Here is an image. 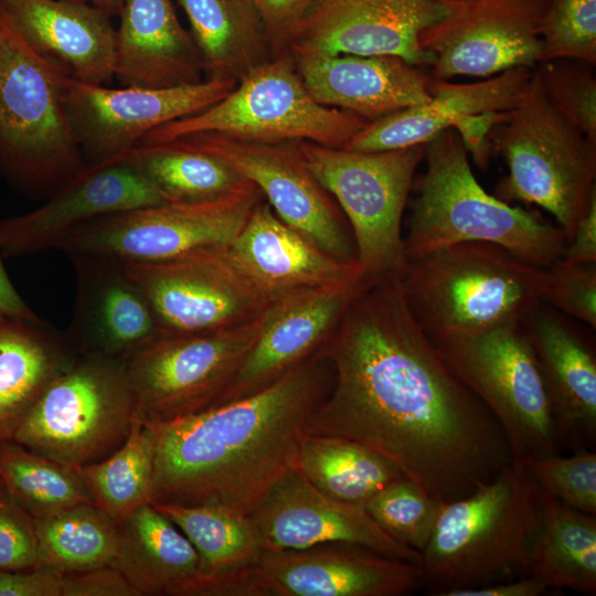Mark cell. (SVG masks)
<instances>
[{"label":"cell","instance_id":"7bdbcfd3","mask_svg":"<svg viewBox=\"0 0 596 596\" xmlns=\"http://www.w3.org/2000/svg\"><path fill=\"white\" fill-rule=\"evenodd\" d=\"M539 488L577 511L596 515V454L576 451L523 462Z\"/></svg>","mask_w":596,"mask_h":596},{"label":"cell","instance_id":"ee69618b","mask_svg":"<svg viewBox=\"0 0 596 596\" xmlns=\"http://www.w3.org/2000/svg\"><path fill=\"white\" fill-rule=\"evenodd\" d=\"M542 300L595 330L596 263L567 265L556 262L547 268Z\"/></svg>","mask_w":596,"mask_h":596},{"label":"cell","instance_id":"d6986e66","mask_svg":"<svg viewBox=\"0 0 596 596\" xmlns=\"http://www.w3.org/2000/svg\"><path fill=\"white\" fill-rule=\"evenodd\" d=\"M168 203L125 152L87 164L38 209L0 221L3 258L57 248L81 225L114 213Z\"/></svg>","mask_w":596,"mask_h":596},{"label":"cell","instance_id":"f907efd6","mask_svg":"<svg viewBox=\"0 0 596 596\" xmlns=\"http://www.w3.org/2000/svg\"><path fill=\"white\" fill-rule=\"evenodd\" d=\"M560 262L567 265L596 263V191L571 241L566 244Z\"/></svg>","mask_w":596,"mask_h":596},{"label":"cell","instance_id":"ffe728a7","mask_svg":"<svg viewBox=\"0 0 596 596\" xmlns=\"http://www.w3.org/2000/svg\"><path fill=\"white\" fill-rule=\"evenodd\" d=\"M439 0H312L288 43L290 54L393 55L423 67L421 32L438 19Z\"/></svg>","mask_w":596,"mask_h":596},{"label":"cell","instance_id":"816d5d0a","mask_svg":"<svg viewBox=\"0 0 596 596\" xmlns=\"http://www.w3.org/2000/svg\"><path fill=\"white\" fill-rule=\"evenodd\" d=\"M549 587L538 577L522 575L517 579H504L469 588L455 589L445 596H538Z\"/></svg>","mask_w":596,"mask_h":596},{"label":"cell","instance_id":"f6af8a7d","mask_svg":"<svg viewBox=\"0 0 596 596\" xmlns=\"http://www.w3.org/2000/svg\"><path fill=\"white\" fill-rule=\"evenodd\" d=\"M39 542L34 519L0 488V571L38 565Z\"/></svg>","mask_w":596,"mask_h":596},{"label":"cell","instance_id":"484cf974","mask_svg":"<svg viewBox=\"0 0 596 596\" xmlns=\"http://www.w3.org/2000/svg\"><path fill=\"white\" fill-rule=\"evenodd\" d=\"M290 55L315 100L354 113L366 121L427 104L432 98L433 78L398 56Z\"/></svg>","mask_w":596,"mask_h":596},{"label":"cell","instance_id":"8fae6325","mask_svg":"<svg viewBox=\"0 0 596 596\" xmlns=\"http://www.w3.org/2000/svg\"><path fill=\"white\" fill-rule=\"evenodd\" d=\"M434 344L450 371L492 414L512 460L560 455L551 402L520 321Z\"/></svg>","mask_w":596,"mask_h":596},{"label":"cell","instance_id":"4dcf8cb0","mask_svg":"<svg viewBox=\"0 0 596 596\" xmlns=\"http://www.w3.org/2000/svg\"><path fill=\"white\" fill-rule=\"evenodd\" d=\"M78 355L42 318L0 317V443L13 439L47 385Z\"/></svg>","mask_w":596,"mask_h":596},{"label":"cell","instance_id":"7402d4cb","mask_svg":"<svg viewBox=\"0 0 596 596\" xmlns=\"http://www.w3.org/2000/svg\"><path fill=\"white\" fill-rule=\"evenodd\" d=\"M75 299L65 336L78 356L125 360L160 336L151 307L124 262L71 255Z\"/></svg>","mask_w":596,"mask_h":596},{"label":"cell","instance_id":"ab89813d","mask_svg":"<svg viewBox=\"0 0 596 596\" xmlns=\"http://www.w3.org/2000/svg\"><path fill=\"white\" fill-rule=\"evenodd\" d=\"M443 505L404 477L372 496L364 509L389 535L421 553L430 538Z\"/></svg>","mask_w":596,"mask_h":596},{"label":"cell","instance_id":"db71d44e","mask_svg":"<svg viewBox=\"0 0 596 596\" xmlns=\"http://www.w3.org/2000/svg\"><path fill=\"white\" fill-rule=\"evenodd\" d=\"M66 1L89 3L103 10L108 15H115L119 13L124 0H66Z\"/></svg>","mask_w":596,"mask_h":596},{"label":"cell","instance_id":"83f0119b","mask_svg":"<svg viewBox=\"0 0 596 596\" xmlns=\"http://www.w3.org/2000/svg\"><path fill=\"white\" fill-rule=\"evenodd\" d=\"M534 68L515 67L475 83L432 79V98L427 104L368 121L341 148L358 151L407 148L428 142L464 117L510 110L524 95Z\"/></svg>","mask_w":596,"mask_h":596},{"label":"cell","instance_id":"9c48e42d","mask_svg":"<svg viewBox=\"0 0 596 596\" xmlns=\"http://www.w3.org/2000/svg\"><path fill=\"white\" fill-rule=\"evenodd\" d=\"M425 145L358 151L295 141L305 164L344 214L368 278L403 272L402 219Z\"/></svg>","mask_w":596,"mask_h":596},{"label":"cell","instance_id":"5bb4252c","mask_svg":"<svg viewBox=\"0 0 596 596\" xmlns=\"http://www.w3.org/2000/svg\"><path fill=\"white\" fill-rule=\"evenodd\" d=\"M145 294L160 334L225 330L258 319L269 300L238 268L227 246L170 259L124 262Z\"/></svg>","mask_w":596,"mask_h":596},{"label":"cell","instance_id":"ac0fdd59","mask_svg":"<svg viewBox=\"0 0 596 596\" xmlns=\"http://www.w3.org/2000/svg\"><path fill=\"white\" fill-rule=\"evenodd\" d=\"M190 136L252 182L286 224L333 257L358 262L344 214L305 164L295 141H248L210 132Z\"/></svg>","mask_w":596,"mask_h":596},{"label":"cell","instance_id":"44dd1931","mask_svg":"<svg viewBox=\"0 0 596 596\" xmlns=\"http://www.w3.org/2000/svg\"><path fill=\"white\" fill-rule=\"evenodd\" d=\"M248 518L266 551L347 543L417 566L421 564V553L389 535L363 505L326 496L297 467L272 488Z\"/></svg>","mask_w":596,"mask_h":596},{"label":"cell","instance_id":"e575fe53","mask_svg":"<svg viewBox=\"0 0 596 596\" xmlns=\"http://www.w3.org/2000/svg\"><path fill=\"white\" fill-rule=\"evenodd\" d=\"M126 153L168 203L214 200L249 182L191 136L137 145Z\"/></svg>","mask_w":596,"mask_h":596},{"label":"cell","instance_id":"5b68a950","mask_svg":"<svg viewBox=\"0 0 596 596\" xmlns=\"http://www.w3.org/2000/svg\"><path fill=\"white\" fill-rule=\"evenodd\" d=\"M542 492L523 462L443 505L421 552L422 585L432 595L525 575Z\"/></svg>","mask_w":596,"mask_h":596},{"label":"cell","instance_id":"b9f144b4","mask_svg":"<svg viewBox=\"0 0 596 596\" xmlns=\"http://www.w3.org/2000/svg\"><path fill=\"white\" fill-rule=\"evenodd\" d=\"M593 66L579 61L555 60L538 64L535 72L551 105L596 142V78Z\"/></svg>","mask_w":596,"mask_h":596},{"label":"cell","instance_id":"e0dca14e","mask_svg":"<svg viewBox=\"0 0 596 596\" xmlns=\"http://www.w3.org/2000/svg\"><path fill=\"white\" fill-rule=\"evenodd\" d=\"M236 83L206 78L172 87L108 88L71 77L66 107L86 163L96 164L131 150L153 129L210 107Z\"/></svg>","mask_w":596,"mask_h":596},{"label":"cell","instance_id":"30bf717a","mask_svg":"<svg viewBox=\"0 0 596 596\" xmlns=\"http://www.w3.org/2000/svg\"><path fill=\"white\" fill-rule=\"evenodd\" d=\"M134 418L124 360L77 356L43 391L13 440L76 468L115 453Z\"/></svg>","mask_w":596,"mask_h":596},{"label":"cell","instance_id":"74e56055","mask_svg":"<svg viewBox=\"0 0 596 596\" xmlns=\"http://www.w3.org/2000/svg\"><path fill=\"white\" fill-rule=\"evenodd\" d=\"M38 565L63 574L111 565L117 551V522L94 503L77 504L34 519Z\"/></svg>","mask_w":596,"mask_h":596},{"label":"cell","instance_id":"11a10c76","mask_svg":"<svg viewBox=\"0 0 596 596\" xmlns=\"http://www.w3.org/2000/svg\"><path fill=\"white\" fill-rule=\"evenodd\" d=\"M2 486H3V485H2V481H1V479H0V488H1Z\"/></svg>","mask_w":596,"mask_h":596},{"label":"cell","instance_id":"f1b7e54d","mask_svg":"<svg viewBox=\"0 0 596 596\" xmlns=\"http://www.w3.org/2000/svg\"><path fill=\"white\" fill-rule=\"evenodd\" d=\"M118 14L114 76L123 86L161 88L201 82L199 51L171 0H124Z\"/></svg>","mask_w":596,"mask_h":596},{"label":"cell","instance_id":"8992f818","mask_svg":"<svg viewBox=\"0 0 596 596\" xmlns=\"http://www.w3.org/2000/svg\"><path fill=\"white\" fill-rule=\"evenodd\" d=\"M70 78L0 10V177L30 198H49L87 166L67 114Z\"/></svg>","mask_w":596,"mask_h":596},{"label":"cell","instance_id":"2e32d148","mask_svg":"<svg viewBox=\"0 0 596 596\" xmlns=\"http://www.w3.org/2000/svg\"><path fill=\"white\" fill-rule=\"evenodd\" d=\"M422 585L419 566L365 546L329 543L266 551L221 596H400Z\"/></svg>","mask_w":596,"mask_h":596},{"label":"cell","instance_id":"f5cc1de1","mask_svg":"<svg viewBox=\"0 0 596 596\" xmlns=\"http://www.w3.org/2000/svg\"><path fill=\"white\" fill-rule=\"evenodd\" d=\"M0 317L39 320L41 319L33 309L23 300L13 286L3 265V256L0 247Z\"/></svg>","mask_w":596,"mask_h":596},{"label":"cell","instance_id":"cb8c5ba5","mask_svg":"<svg viewBox=\"0 0 596 596\" xmlns=\"http://www.w3.org/2000/svg\"><path fill=\"white\" fill-rule=\"evenodd\" d=\"M366 278L353 285L297 292L269 302L252 349L216 406L264 390L315 355Z\"/></svg>","mask_w":596,"mask_h":596},{"label":"cell","instance_id":"836d02e7","mask_svg":"<svg viewBox=\"0 0 596 596\" xmlns=\"http://www.w3.org/2000/svg\"><path fill=\"white\" fill-rule=\"evenodd\" d=\"M207 78L238 81L266 61L268 40L246 0H178Z\"/></svg>","mask_w":596,"mask_h":596},{"label":"cell","instance_id":"7a4b0ae2","mask_svg":"<svg viewBox=\"0 0 596 596\" xmlns=\"http://www.w3.org/2000/svg\"><path fill=\"white\" fill-rule=\"evenodd\" d=\"M332 380L329 362L316 353L252 395L147 424L155 435L151 504L219 505L249 515L297 467L308 422Z\"/></svg>","mask_w":596,"mask_h":596},{"label":"cell","instance_id":"c3c4849f","mask_svg":"<svg viewBox=\"0 0 596 596\" xmlns=\"http://www.w3.org/2000/svg\"><path fill=\"white\" fill-rule=\"evenodd\" d=\"M64 574L36 565L20 571H0V596H62Z\"/></svg>","mask_w":596,"mask_h":596},{"label":"cell","instance_id":"7c38bea8","mask_svg":"<svg viewBox=\"0 0 596 596\" xmlns=\"http://www.w3.org/2000/svg\"><path fill=\"white\" fill-rule=\"evenodd\" d=\"M260 317L220 331L160 334L126 358L135 418L161 424L216 406L257 338Z\"/></svg>","mask_w":596,"mask_h":596},{"label":"cell","instance_id":"7dc6e473","mask_svg":"<svg viewBox=\"0 0 596 596\" xmlns=\"http://www.w3.org/2000/svg\"><path fill=\"white\" fill-rule=\"evenodd\" d=\"M62 596H140L113 565L64 574Z\"/></svg>","mask_w":596,"mask_h":596},{"label":"cell","instance_id":"4fadbf2b","mask_svg":"<svg viewBox=\"0 0 596 596\" xmlns=\"http://www.w3.org/2000/svg\"><path fill=\"white\" fill-rule=\"evenodd\" d=\"M263 200L262 192L248 182L210 201L163 203L108 214L74 230L56 249L67 256L153 262L228 246Z\"/></svg>","mask_w":596,"mask_h":596},{"label":"cell","instance_id":"681fc988","mask_svg":"<svg viewBox=\"0 0 596 596\" xmlns=\"http://www.w3.org/2000/svg\"><path fill=\"white\" fill-rule=\"evenodd\" d=\"M507 111L467 116L459 119L453 127L458 132L466 151L481 170L488 168L493 156L490 140L491 129L504 118Z\"/></svg>","mask_w":596,"mask_h":596},{"label":"cell","instance_id":"ba28073f","mask_svg":"<svg viewBox=\"0 0 596 596\" xmlns=\"http://www.w3.org/2000/svg\"><path fill=\"white\" fill-rule=\"evenodd\" d=\"M366 123L354 113L315 100L291 55L284 52L251 68L215 104L153 129L138 145L210 132L248 141L307 140L341 148Z\"/></svg>","mask_w":596,"mask_h":596},{"label":"cell","instance_id":"6da1fadb","mask_svg":"<svg viewBox=\"0 0 596 596\" xmlns=\"http://www.w3.org/2000/svg\"><path fill=\"white\" fill-rule=\"evenodd\" d=\"M317 353L333 380L308 434L371 448L443 504L512 461L492 414L412 317L400 275L366 278Z\"/></svg>","mask_w":596,"mask_h":596},{"label":"cell","instance_id":"3957f363","mask_svg":"<svg viewBox=\"0 0 596 596\" xmlns=\"http://www.w3.org/2000/svg\"><path fill=\"white\" fill-rule=\"evenodd\" d=\"M454 128L426 142V171L411 205L405 259L456 243L487 242L542 268L558 262L567 244L563 231L486 192Z\"/></svg>","mask_w":596,"mask_h":596},{"label":"cell","instance_id":"d6a6232c","mask_svg":"<svg viewBox=\"0 0 596 596\" xmlns=\"http://www.w3.org/2000/svg\"><path fill=\"white\" fill-rule=\"evenodd\" d=\"M153 505L198 552L202 573L199 596H220L223 586L254 565L264 551L248 515L219 505Z\"/></svg>","mask_w":596,"mask_h":596},{"label":"cell","instance_id":"9a60e30c","mask_svg":"<svg viewBox=\"0 0 596 596\" xmlns=\"http://www.w3.org/2000/svg\"><path fill=\"white\" fill-rule=\"evenodd\" d=\"M437 20L419 35L430 77H491L541 58V22L549 0H439Z\"/></svg>","mask_w":596,"mask_h":596},{"label":"cell","instance_id":"52a82bcc","mask_svg":"<svg viewBox=\"0 0 596 596\" xmlns=\"http://www.w3.org/2000/svg\"><path fill=\"white\" fill-rule=\"evenodd\" d=\"M490 140L493 155L508 167L494 196L547 211L568 243L596 191V142L551 105L535 68L524 95L492 127Z\"/></svg>","mask_w":596,"mask_h":596},{"label":"cell","instance_id":"603a6c76","mask_svg":"<svg viewBox=\"0 0 596 596\" xmlns=\"http://www.w3.org/2000/svg\"><path fill=\"white\" fill-rule=\"evenodd\" d=\"M549 395L561 448L596 441L595 341L574 319L543 300L520 321Z\"/></svg>","mask_w":596,"mask_h":596},{"label":"cell","instance_id":"60d3db41","mask_svg":"<svg viewBox=\"0 0 596 596\" xmlns=\"http://www.w3.org/2000/svg\"><path fill=\"white\" fill-rule=\"evenodd\" d=\"M541 41L540 63L573 60L595 65L596 0H549Z\"/></svg>","mask_w":596,"mask_h":596},{"label":"cell","instance_id":"f546056e","mask_svg":"<svg viewBox=\"0 0 596 596\" xmlns=\"http://www.w3.org/2000/svg\"><path fill=\"white\" fill-rule=\"evenodd\" d=\"M111 563L140 596H199L200 558L189 539L153 504L147 503L117 522Z\"/></svg>","mask_w":596,"mask_h":596},{"label":"cell","instance_id":"d4e9b609","mask_svg":"<svg viewBox=\"0 0 596 596\" xmlns=\"http://www.w3.org/2000/svg\"><path fill=\"white\" fill-rule=\"evenodd\" d=\"M227 251L270 302L297 292L353 285L366 277L359 262L328 254L286 224L264 200Z\"/></svg>","mask_w":596,"mask_h":596},{"label":"cell","instance_id":"8d00e7d4","mask_svg":"<svg viewBox=\"0 0 596 596\" xmlns=\"http://www.w3.org/2000/svg\"><path fill=\"white\" fill-rule=\"evenodd\" d=\"M155 435L134 418L125 443L107 458L76 467L92 502L115 522L151 503Z\"/></svg>","mask_w":596,"mask_h":596},{"label":"cell","instance_id":"1f68e13d","mask_svg":"<svg viewBox=\"0 0 596 596\" xmlns=\"http://www.w3.org/2000/svg\"><path fill=\"white\" fill-rule=\"evenodd\" d=\"M541 492V509L528 549L525 575L540 578L549 588L595 595V515Z\"/></svg>","mask_w":596,"mask_h":596},{"label":"cell","instance_id":"bcb514c9","mask_svg":"<svg viewBox=\"0 0 596 596\" xmlns=\"http://www.w3.org/2000/svg\"><path fill=\"white\" fill-rule=\"evenodd\" d=\"M260 15L274 55L286 52L290 38L312 0H246Z\"/></svg>","mask_w":596,"mask_h":596},{"label":"cell","instance_id":"4316f807","mask_svg":"<svg viewBox=\"0 0 596 596\" xmlns=\"http://www.w3.org/2000/svg\"><path fill=\"white\" fill-rule=\"evenodd\" d=\"M0 10L36 53L70 77L103 85L114 76L116 30L103 10L66 0H0Z\"/></svg>","mask_w":596,"mask_h":596},{"label":"cell","instance_id":"f35d334b","mask_svg":"<svg viewBox=\"0 0 596 596\" xmlns=\"http://www.w3.org/2000/svg\"><path fill=\"white\" fill-rule=\"evenodd\" d=\"M0 479L33 518L93 503L76 469L46 458L15 440L0 443Z\"/></svg>","mask_w":596,"mask_h":596},{"label":"cell","instance_id":"277c9868","mask_svg":"<svg viewBox=\"0 0 596 596\" xmlns=\"http://www.w3.org/2000/svg\"><path fill=\"white\" fill-rule=\"evenodd\" d=\"M412 317L433 343L521 321L542 300L547 268L487 242L406 258L400 276Z\"/></svg>","mask_w":596,"mask_h":596},{"label":"cell","instance_id":"d590c367","mask_svg":"<svg viewBox=\"0 0 596 596\" xmlns=\"http://www.w3.org/2000/svg\"><path fill=\"white\" fill-rule=\"evenodd\" d=\"M297 468L326 496L363 507L382 488L405 477L392 461L360 443L308 433L300 443Z\"/></svg>","mask_w":596,"mask_h":596}]
</instances>
